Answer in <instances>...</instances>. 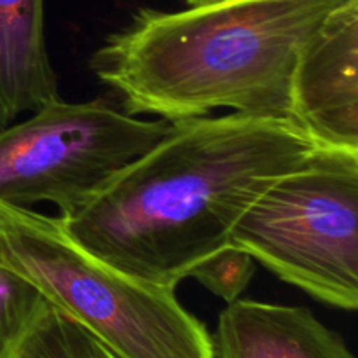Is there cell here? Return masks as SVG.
<instances>
[{"mask_svg":"<svg viewBox=\"0 0 358 358\" xmlns=\"http://www.w3.org/2000/svg\"><path fill=\"white\" fill-rule=\"evenodd\" d=\"M0 264L119 358H215L212 334L175 290L126 275L80 247L59 217L0 201Z\"/></svg>","mask_w":358,"mask_h":358,"instance_id":"cell-3","label":"cell"},{"mask_svg":"<svg viewBox=\"0 0 358 358\" xmlns=\"http://www.w3.org/2000/svg\"><path fill=\"white\" fill-rule=\"evenodd\" d=\"M229 245L313 299L355 311L358 150L318 147L252 203Z\"/></svg>","mask_w":358,"mask_h":358,"instance_id":"cell-4","label":"cell"},{"mask_svg":"<svg viewBox=\"0 0 358 358\" xmlns=\"http://www.w3.org/2000/svg\"><path fill=\"white\" fill-rule=\"evenodd\" d=\"M168 126L163 119H138L105 98H56L0 128V201L24 208L51 203L58 217L69 215Z\"/></svg>","mask_w":358,"mask_h":358,"instance_id":"cell-5","label":"cell"},{"mask_svg":"<svg viewBox=\"0 0 358 358\" xmlns=\"http://www.w3.org/2000/svg\"><path fill=\"white\" fill-rule=\"evenodd\" d=\"M189 6H201V3H210V2H217V0H185Z\"/></svg>","mask_w":358,"mask_h":358,"instance_id":"cell-12","label":"cell"},{"mask_svg":"<svg viewBox=\"0 0 358 358\" xmlns=\"http://www.w3.org/2000/svg\"><path fill=\"white\" fill-rule=\"evenodd\" d=\"M212 341L215 358H357L308 308L241 297L220 311Z\"/></svg>","mask_w":358,"mask_h":358,"instance_id":"cell-7","label":"cell"},{"mask_svg":"<svg viewBox=\"0 0 358 358\" xmlns=\"http://www.w3.org/2000/svg\"><path fill=\"white\" fill-rule=\"evenodd\" d=\"M17 358H119L79 322L48 303Z\"/></svg>","mask_w":358,"mask_h":358,"instance_id":"cell-9","label":"cell"},{"mask_svg":"<svg viewBox=\"0 0 358 358\" xmlns=\"http://www.w3.org/2000/svg\"><path fill=\"white\" fill-rule=\"evenodd\" d=\"M45 306L48 299L34 283L0 264V358H17Z\"/></svg>","mask_w":358,"mask_h":358,"instance_id":"cell-10","label":"cell"},{"mask_svg":"<svg viewBox=\"0 0 358 358\" xmlns=\"http://www.w3.org/2000/svg\"><path fill=\"white\" fill-rule=\"evenodd\" d=\"M255 273V261L236 247L227 245L192 269L191 276L226 303L240 299Z\"/></svg>","mask_w":358,"mask_h":358,"instance_id":"cell-11","label":"cell"},{"mask_svg":"<svg viewBox=\"0 0 358 358\" xmlns=\"http://www.w3.org/2000/svg\"><path fill=\"white\" fill-rule=\"evenodd\" d=\"M45 0H0V128L59 98Z\"/></svg>","mask_w":358,"mask_h":358,"instance_id":"cell-8","label":"cell"},{"mask_svg":"<svg viewBox=\"0 0 358 358\" xmlns=\"http://www.w3.org/2000/svg\"><path fill=\"white\" fill-rule=\"evenodd\" d=\"M289 117L318 147L358 150V0L336 10L301 49Z\"/></svg>","mask_w":358,"mask_h":358,"instance_id":"cell-6","label":"cell"},{"mask_svg":"<svg viewBox=\"0 0 358 358\" xmlns=\"http://www.w3.org/2000/svg\"><path fill=\"white\" fill-rule=\"evenodd\" d=\"M352 0H217L184 10L142 9L91 58L131 115L163 121L213 108L290 119L297 56Z\"/></svg>","mask_w":358,"mask_h":358,"instance_id":"cell-2","label":"cell"},{"mask_svg":"<svg viewBox=\"0 0 358 358\" xmlns=\"http://www.w3.org/2000/svg\"><path fill=\"white\" fill-rule=\"evenodd\" d=\"M317 149L292 119L240 112L180 119L59 219L101 261L175 290L229 245L236 224L269 185Z\"/></svg>","mask_w":358,"mask_h":358,"instance_id":"cell-1","label":"cell"}]
</instances>
